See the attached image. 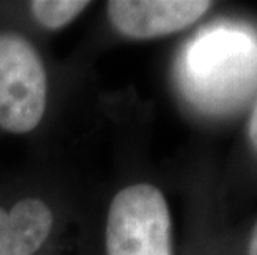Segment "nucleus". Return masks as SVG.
<instances>
[{
    "instance_id": "7",
    "label": "nucleus",
    "mask_w": 257,
    "mask_h": 255,
    "mask_svg": "<svg viewBox=\"0 0 257 255\" xmlns=\"http://www.w3.org/2000/svg\"><path fill=\"white\" fill-rule=\"evenodd\" d=\"M245 255H257V222L250 230L249 240H247V253Z\"/></svg>"
},
{
    "instance_id": "5",
    "label": "nucleus",
    "mask_w": 257,
    "mask_h": 255,
    "mask_svg": "<svg viewBox=\"0 0 257 255\" xmlns=\"http://www.w3.org/2000/svg\"><path fill=\"white\" fill-rule=\"evenodd\" d=\"M90 7L88 0H34L30 14L45 30H62Z\"/></svg>"
},
{
    "instance_id": "4",
    "label": "nucleus",
    "mask_w": 257,
    "mask_h": 255,
    "mask_svg": "<svg viewBox=\"0 0 257 255\" xmlns=\"http://www.w3.org/2000/svg\"><path fill=\"white\" fill-rule=\"evenodd\" d=\"M55 215L45 200L24 197L0 207V255H37L50 237Z\"/></svg>"
},
{
    "instance_id": "2",
    "label": "nucleus",
    "mask_w": 257,
    "mask_h": 255,
    "mask_svg": "<svg viewBox=\"0 0 257 255\" xmlns=\"http://www.w3.org/2000/svg\"><path fill=\"white\" fill-rule=\"evenodd\" d=\"M48 105V73L37 47L19 32H0V129L29 134Z\"/></svg>"
},
{
    "instance_id": "6",
    "label": "nucleus",
    "mask_w": 257,
    "mask_h": 255,
    "mask_svg": "<svg viewBox=\"0 0 257 255\" xmlns=\"http://www.w3.org/2000/svg\"><path fill=\"white\" fill-rule=\"evenodd\" d=\"M247 136H249V141H250V144H252L254 151L257 153V103H255L254 110H252V113H250V116H249Z\"/></svg>"
},
{
    "instance_id": "1",
    "label": "nucleus",
    "mask_w": 257,
    "mask_h": 255,
    "mask_svg": "<svg viewBox=\"0 0 257 255\" xmlns=\"http://www.w3.org/2000/svg\"><path fill=\"white\" fill-rule=\"evenodd\" d=\"M106 255H174L173 219L160 187L135 182L114 194L106 212Z\"/></svg>"
},
{
    "instance_id": "3",
    "label": "nucleus",
    "mask_w": 257,
    "mask_h": 255,
    "mask_svg": "<svg viewBox=\"0 0 257 255\" xmlns=\"http://www.w3.org/2000/svg\"><path fill=\"white\" fill-rule=\"evenodd\" d=\"M211 9L209 0H110L106 15L124 39L155 40L189 29Z\"/></svg>"
}]
</instances>
